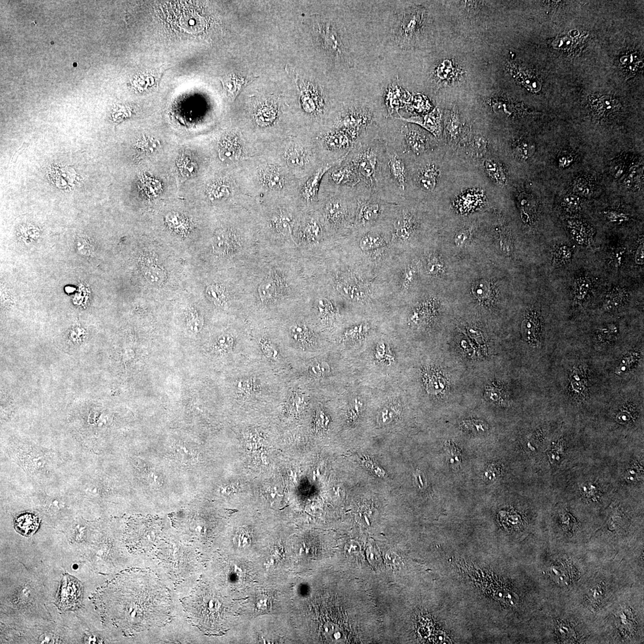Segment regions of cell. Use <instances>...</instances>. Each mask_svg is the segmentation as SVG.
<instances>
[{"mask_svg":"<svg viewBox=\"0 0 644 644\" xmlns=\"http://www.w3.org/2000/svg\"><path fill=\"white\" fill-rule=\"evenodd\" d=\"M119 586L114 602L115 620L122 627L148 630L166 621L169 604L167 591L147 573L134 574Z\"/></svg>","mask_w":644,"mask_h":644,"instance_id":"obj_1","label":"cell"},{"mask_svg":"<svg viewBox=\"0 0 644 644\" xmlns=\"http://www.w3.org/2000/svg\"><path fill=\"white\" fill-rule=\"evenodd\" d=\"M242 192L257 203L297 198L301 182L263 150L236 170Z\"/></svg>","mask_w":644,"mask_h":644,"instance_id":"obj_2","label":"cell"},{"mask_svg":"<svg viewBox=\"0 0 644 644\" xmlns=\"http://www.w3.org/2000/svg\"><path fill=\"white\" fill-rule=\"evenodd\" d=\"M258 150L278 161L294 177L302 181L324 164L321 162L314 137L297 134L283 138Z\"/></svg>","mask_w":644,"mask_h":644,"instance_id":"obj_3","label":"cell"},{"mask_svg":"<svg viewBox=\"0 0 644 644\" xmlns=\"http://www.w3.org/2000/svg\"><path fill=\"white\" fill-rule=\"evenodd\" d=\"M387 147L386 141L375 139L358 145L347 155L360 179L355 194L370 192L383 200V164Z\"/></svg>","mask_w":644,"mask_h":644,"instance_id":"obj_4","label":"cell"},{"mask_svg":"<svg viewBox=\"0 0 644 644\" xmlns=\"http://www.w3.org/2000/svg\"><path fill=\"white\" fill-rule=\"evenodd\" d=\"M383 164V200L402 204L413 187L407 157L391 141H387Z\"/></svg>","mask_w":644,"mask_h":644,"instance_id":"obj_5","label":"cell"},{"mask_svg":"<svg viewBox=\"0 0 644 644\" xmlns=\"http://www.w3.org/2000/svg\"><path fill=\"white\" fill-rule=\"evenodd\" d=\"M321 162H340L360 144L355 135L344 129H326L314 137Z\"/></svg>","mask_w":644,"mask_h":644,"instance_id":"obj_6","label":"cell"},{"mask_svg":"<svg viewBox=\"0 0 644 644\" xmlns=\"http://www.w3.org/2000/svg\"><path fill=\"white\" fill-rule=\"evenodd\" d=\"M218 598L204 591H194L185 601V606L190 619L194 625L210 631L219 627L222 619V604Z\"/></svg>","mask_w":644,"mask_h":644,"instance_id":"obj_7","label":"cell"},{"mask_svg":"<svg viewBox=\"0 0 644 644\" xmlns=\"http://www.w3.org/2000/svg\"><path fill=\"white\" fill-rule=\"evenodd\" d=\"M217 159L224 167L238 169L241 164L257 153L253 145L245 140L239 130L223 134L216 145Z\"/></svg>","mask_w":644,"mask_h":644,"instance_id":"obj_8","label":"cell"},{"mask_svg":"<svg viewBox=\"0 0 644 644\" xmlns=\"http://www.w3.org/2000/svg\"><path fill=\"white\" fill-rule=\"evenodd\" d=\"M387 141H392L409 158H415L433 151L435 142L430 134L419 127L405 123L400 133L389 135Z\"/></svg>","mask_w":644,"mask_h":644,"instance_id":"obj_9","label":"cell"},{"mask_svg":"<svg viewBox=\"0 0 644 644\" xmlns=\"http://www.w3.org/2000/svg\"><path fill=\"white\" fill-rule=\"evenodd\" d=\"M355 195L356 210L354 223L362 228L375 225L397 205L381 199L372 193L364 192Z\"/></svg>","mask_w":644,"mask_h":644,"instance_id":"obj_10","label":"cell"},{"mask_svg":"<svg viewBox=\"0 0 644 644\" xmlns=\"http://www.w3.org/2000/svg\"><path fill=\"white\" fill-rule=\"evenodd\" d=\"M424 17V12L415 7L406 10L396 21L394 33L401 46L409 43L421 32Z\"/></svg>","mask_w":644,"mask_h":644,"instance_id":"obj_11","label":"cell"},{"mask_svg":"<svg viewBox=\"0 0 644 644\" xmlns=\"http://www.w3.org/2000/svg\"><path fill=\"white\" fill-rule=\"evenodd\" d=\"M343 160L334 164H324L309 177L302 180L297 198L303 209L316 208L322 178L331 168L342 163Z\"/></svg>","mask_w":644,"mask_h":644,"instance_id":"obj_12","label":"cell"},{"mask_svg":"<svg viewBox=\"0 0 644 644\" xmlns=\"http://www.w3.org/2000/svg\"><path fill=\"white\" fill-rule=\"evenodd\" d=\"M160 559L163 560L176 576L180 578L190 574L195 564V556L192 550L175 547L161 550Z\"/></svg>","mask_w":644,"mask_h":644,"instance_id":"obj_13","label":"cell"},{"mask_svg":"<svg viewBox=\"0 0 644 644\" xmlns=\"http://www.w3.org/2000/svg\"><path fill=\"white\" fill-rule=\"evenodd\" d=\"M409 166L413 186L425 193L435 192L441 175L440 168L436 163L428 161L416 167H411L409 164Z\"/></svg>","mask_w":644,"mask_h":644,"instance_id":"obj_14","label":"cell"},{"mask_svg":"<svg viewBox=\"0 0 644 644\" xmlns=\"http://www.w3.org/2000/svg\"><path fill=\"white\" fill-rule=\"evenodd\" d=\"M82 586L78 580L64 575L59 591L57 605L62 610H74L81 604Z\"/></svg>","mask_w":644,"mask_h":644,"instance_id":"obj_15","label":"cell"},{"mask_svg":"<svg viewBox=\"0 0 644 644\" xmlns=\"http://www.w3.org/2000/svg\"><path fill=\"white\" fill-rule=\"evenodd\" d=\"M308 214L299 217L298 234L303 241L310 243L319 242L324 237V230L319 217L310 214V209H306Z\"/></svg>","mask_w":644,"mask_h":644,"instance_id":"obj_16","label":"cell"},{"mask_svg":"<svg viewBox=\"0 0 644 644\" xmlns=\"http://www.w3.org/2000/svg\"><path fill=\"white\" fill-rule=\"evenodd\" d=\"M395 119L409 123H417L424 127L435 136H439L441 132V116L438 108L434 109L431 113L425 115L415 116L409 118H404L400 116V118Z\"/></svg>","mask_w":644,"mask_h":644,"instance_id":"obj_17","label":"cell"},{"mask_svg":"<svg viewBox=\"0 0 644 644\" xmlns=\"http://www.w3.org/2000/svg\"><path fill=\"white\" fill-rule=\"evenodd\" d=\"M409 94L398 85L389 86L385 95V104L388 111L387 117H391L393 113L402 108L409 100Z\"/></svg>","mask_w":644,"mask_h":644,"instance_id":"obj_18","label":"cell"},{"mask_svg":"<svg viewBox=\"0 0 644 644\" xmlns=\"http://www.w3.org/2000/svg\"><path fill=\"white\" fill-rule=\"evenodd\" d=\"M585 370L578 367L571 370L570 376V389L576 399L585 400L588 387Z\"/></svg>","mask_w":644,"mask_h":644,"instance_id":"obj_19","label":"cell"},{"mask_svg":"<svg viewBox=\"0 0 644 644\" xmlns=\"http://www.w3.org/2000/svg\"><path fill=\"white\" fill-rule=\"evenodd\" d=\"M50 177L58 188L66 190L74 186L76 174L70 167H54L50 171Z\"/></svg>","mask_w":644,"mask_h":644,"instance_id":"obj_20","label":"cell"},{"mask_svg":"<svg viewBox=\"0 0 644 644\" xmlns=\"http://www.w3.org/2000/svg\"><path fill=\"white\" fill-rule=\"evenodd\" d=\"M235 231L227 228H220L215 231L212 239L213 249L216 253H224L227 252L237 239Z\"/></svg>","mask_w":644,"mask_h":644,"instance_id":"obj_21","label":"cell"},{"mask_svg":"<svg viewBox=\"0 0 644 644\" xmlns=\"http://www.w3.org/2000/svg\"><path fill=\"white\" fill-rule=\"evenodd\" d=\"M591 106L598 116L604 117L619 110L620 104L619 101L613 97L603 96L593 99Z\"/></svg>","mask_w":644,"mask_h":644,"instance_id":"obj_22","label":"cell"},{"mask_svg":"<svg viewBox=\"0 0 644 644\" xmlns=\"http://www.w3.org/2000/svg\"><path fill=\"white\" fill-rule=\"evenodd\" d=\"M39 525L38 517L29 513L19 516L14 524L15 529L17 532L25 536H29L34 533L38 529Z\"/></svg>","mask_w":644,"mask_h":644,"instance_id":"obj_23","label":"cell"},{"mask_svg":"<svg viewBox=\"0 0 644 644\" xmlns=\"http://www.w3.org/2000/svg\"><path fill=\"white\" fill-rule=\"evenodd\" d=\"M386 245V238L384 232L380 230L367 231L360 241V246L363 251L379 248Z\"/></svg>","mask_w":644,"mask_h":644,"instance_id":"obj_24","label":"cell"},{"mask_svg":"<svg viewBox=\"0 0 644 644\" xmlns=\"http://www.w3.org/2000/svg\"><path fill=\"white\" fill-rule=\"evenodd\" d=\"M253 79V78H245L233 76L224 78L222 83L228 93V96L232 100H234L243 88L252 82Z\"/></svg>","mask_w":644,"mask_h":644,"instance_id":"obj_25","label":"cell"},{"mask_svg":"<svg viewBox=\"0 0 644 644\" xmlns=\"http://www.w3.org/2000/svg\"><path fill=\"white\" fill-rule=\"evenodd\" d=\"M628 293L622 288L616 287L609 292L605 298L604 308L606 311L615 310L622 306L628 299Z\"/></svg>","mask_w":644,"mask_h":644,"instance_id":"obj_26","label":"cell"},{"mask_svg":"<svg viewBox=\"0 0 644 644\" xmlns=\"http://www.w3.org/2000/svg\"><path fill=\"white\" fill-rule=\"evenodd\" d=\"M516 79L529 91L538 92L541 88V84L538 77L533 73L521 67L515 69L514 72Z\"/></svg>","mask_w":644,"mask_h":644,"instance_id":"obj_27","label":"cell"},{"mask_svg":"<svg viewBox=\"0 0 644 644\" xmlns=\"http://www.w3.org/2000/svg\"><path fill=\"white\" fill-rule=\"evenodd\" d=\"M540 321L538 317L531 316L527 317L522 324V333L526 339L535 344L539 342V334L540 331Z\"/></svg>","mask_w":644,"mask_h":644,"instance_id":"obj_28","label":"cell"},{"mask_svg":"<svg viewBox=\"0 0 644 644\" xmlns=\"http://www.w3.org/2000/svg\"><path fill=\"white\" fill-rule=\"evenodd\" d=\"M486 169L490 177L498 184L504 185L506 182L507 176L502 165L497 161L493 159L487 160L485 164Z\"/></svg>","mask_w":644,"mask_h":644,"instance_id":"obj_29","label":"cell"},{"mask_svg":"<svg viewBox=\"0 0 644 644\" xmlns=\"http://www.w3.org/2000/svg\"><path fill=\"white\" fill-rule=\"evenodd\" d=\"M146 280L153 285H160L166 279V273L158 265H151L144 271Z\"/></svg>","mask_w":644,"mask_h":644,"instance_id":"obj_30","label":"cell"},{"mask_svg":"<svg viewBox=\"0 0 644 644\" xmlns=\"http://www.w3.org/2000/svg\"><path fill=\"white\" fill-rule=\"evenodd\" d=\"M204 325V318L194 309H190L187 317V328L192 334L199 333Z\"/></svg>","mask_w":644,"mask_h":644,"instance_id":"obj_31","label":"cell"},{"mask_svg":"<svg viewBox=\"0 0 644 644\" xmlns=\"http://www.w3.org/2000/svg\"><path fill=\"white\" fill-rule=\"evenodd\" d=\"M258 293L261 301L266 302L272 300L277 294L276 284L272 278L265 279L258 288Z\"/></svg>","mask_w":644,"mask_h":644,"instance_id":"obj_32","label":"cell"},{"mask_svg":"<svg viewBox=\"0 0 644 644\" xmlns=\"http://www.w3.org/2000/svg\"><path fill=\"white\" fill-rule=\"evenodd\" d=\"M639 354L638 352L631 351L624 355L621 359L620 365L616 370L617 375H621L632 369L638 362Z\"/></svg>","mask_w":644,"mask_h":644,"instance_id":"obj_33","label":"cell"},{"mask_svg":"<svg viewBox=\"0 0 644 644\" xmlns=\"http://www.w3.org/2000/svg\"><path fill=\"white\" fill-rule=\"evenodd\" d=\"M590 280L584 277L579 278L575 282V296L576 300L583 301L586 298L591 290Z\"/></svg>","mask_w":644,"mask_h":644,"instance_id":"obj_34","label":"cell"},{"mask_svg":"<svg viewBox=\"0 0 644 644\" xmlns=\"http://www.w3.org/2000/svg\"><path fill=\"white\" fill-rule=\"evenodd\" d=\"M573 189L577 195L587 196L593 192V186L588 178L579 177L573 183Z\"/></svg>","mask_w":644,"mask_h":644,"instance_id":"obj_35","label":"cell"},{"mask_svg":"<svg viewBox=\"0 0 644 644\" xmlns=\"http://www.w3.org/2000/svg\"><path fill=\"white\" fill-rule=\"evenodd\" d=\"M206 293L208 298L217 305H222L226 301L225 290L222 287L217 284L209 286Z\"/></svg>","mask_w":644,"mask_h":644,"instance_id":"obj_36","label":"cell"},{"mask_svg":"<svg viewBox=\"0 0 644 644\" xmlns=\"http://www.w3.org/2000/svg\"><path fill=\"white\" fill-rule=\"evenodd\" d=\"M580 198L576 194L568 193L565 194L561 200V206L567 211L577 212L580 208Z\"/></svg>","mask_w":644,"mask_h":644,"instance_id":"obj_37","label":"cell"},{"mask_svg":"<svg viewBox=\"0 0 644 644\" xmlns=\"http://www.w3.org/2000/svg\"><path fill=\"white\" fill-rule=\"evenodd\" d=\"M534 152V146L524 140L519 141L516 143L514 148L515 155L518 158L524 160L529 159L533 154Z\"/></svg>","mask_w":644,"mask_h":644,"instance_id":"obj_38","label":"cell"},{"mask_svg":"<svg viewBox=\"0 0 644 644\" xmlns=\"http://www.w3.org/2000/svg\"><path fill=\"white\" fill-rule=\"evenodd\" d=\"M290 334L292 338L298 343H308L309 342V332L305 325H293L290 329Z\"/></svg>","mask_w":644,"mask_h":644,"instance_id":"obj_39","label":"cell"},{"mask_svg":"<svg viewBox=\"0 0 644 644\" xmlns=\"http://www.w3.org/2000/svg\"><path fill=\"white\" fill-rule=\"evenodd\" d=\"M572 251L570 247L561 246L553 253V263L555 265H563L570 260Z\"/></svg>","mask_w":644,"mask_h":644,"instance_id":"obj_40","label":"cell"},{"mask_svg":"<svg viewBox=\"0 0 644 644\" xmlns=\"http://www.w3.org/2000/svg\"><path fill=\"white\" fill-rule=\"evenodd\" d=\"M628 163L627 156L621 155L612 160L610 164V171L615 178H619L624 173Z\"/></svg>","mask_w":644,"mask_h":644,"instance_id":"obj_41","label":"cell"},{"mask_svg":"<svg viewBox=\"0 0 644 644\" xmlns=\"http://www.w3.org/2000/svg\"><path fill=\"white\" fill-rule=\"evenodd\" d=\"M339 290L343 294L353 299H359L365 297L360 288L355 287L353 284L342 283L338 284Z\"/></svg>","mask_w":644,"mask_h":644,"instance_id":"obj_42","label":"cell"},{"mask_svg":"<svg viewBox=\"0 0 644 644\" xmlns=\"http://www.w3.org/2000/svg\"><path fill=\"white\" fill-rule=\"evenodd\" d=\"M174 451L176 456L182 462H192L195 459V454L193 449L186 447L184 444H177Z\"/></svg>","mask_w":644,"mask_h":644,"instance_id":"obj_43","label":"cell"},{"mask_svg":"<svg viewBox=\"0 0 644 644\" xmlns=\"http://www.w3.org/2000/svg\"><path fill=\"white\" fill-rule=\"evenodd\" d=\"M234 345L233 338L228 335H223L216 340L214 347L220 353H226L231 349Z\"/></svg>","mask_w":644,"mask_h":644,"instance_id":"obj_44","label":"cell"},{"mask_svg":"<svg viewBox=\"0 0 644 644\" xmlns=\"http://www.w3.org/2000/svg\"><path fill=\"white\" fill-rule=\"evenodd\" d=\"M330 372V368L326 362H316L310 367L309 373L311 375L316 378L324 377Z\"/></svg>","mask_w":644,"mask_h":644,"instance_id":"obj_45","label":"cell"},{"mask_svg":"<svg viewBox=\"0 0 644 644\" xmlns=\"http://www.w3.org/2000/svg\"><path fill=\"white\" fill-rule=\"evenodd\" d=\"M399 408L398 404L392 403L389 405L384 408L383 411L381 412L380 415V419L381 422L388 423L392 421L398 416V410Z\"/></svg>","mask_w":644,"mask_h":644,"instance_id":"obj_46","label":"cell"},{"mask_svg":"<svg viewBox=\"0 0 644 644\" xmlns=\"http://www.w3.org/2000/svg\"><path fill=\"white\" fill-rule=\"evenodd\" d=\"M625 255H626V249L624 247H617L613 249L610 254L609 258L610 264L615 268H619L623 264Z\"/></svg>","mask_w":644,"mask_h":644,"instance_id":"obj_47","label":"cell"},{"mask_svg":"<svg viewBox=\"0 0 644 644\" xmlns=\"http://www.w3.org/2000/svg\"><path fill=\"white\" fill-rule=\"evenodd\" d=\"M437 76L441 80H449L454 76V68L452 63L448 61H444L438 67Z\"/></svg>","mask_w":644,"mask_h":644,"instance_id":"obj_48","label":"cell"},{"mask_svg":"<svg viewBox=\"0 0 644 644\" xmlns=\"http://www.w3.org/2000/svg\"><path fill=\"white\" fill-rule=\"evenodd\" d=\"M604 216L606 219L610 221V222L614 223H622L628 222L630 220L629 216L624 214L623 212L615 210L605 211Z\"/></svg>","mask_w":644,"mask_h":644,"instance_id":"obj_49","label":"cell"},{"mask_svg":"<svg viewBox=\"0 0 644 644\" xmlns=\"http://www.w3.org/2000/svg\"><path fill=\"white\" fill-rule=\"evenodd\" d=\"M262 350L264 353L268 357L273 359H276L278 357V352L276 348L273 346V344L269 342L267 340H263L261 343Z\"/></svg>","mask_w":644,"mask_h":644,"instance_id":"obj_50","label":"cell"},{"mask_svg":"<svg viewBox=\"0 0 644 644\" xmlns=\"http://www.w3.org/2000/svg\"><path fill=\"white\" fill-rule=\"evenodd\" d=\"M638 170V167L635 166L632 167L629 171L628 175L624 181V184L627 188H631L634 185L635 183L637 181L639 174Z\"/></svg>","mask_w":644,"mask_h":644,"instance_id":"obj_51","label":"cell"},{"mask_svg":"<svg viewBox=\"0 0 644 644\" xmlns=\"http://www.w3.org/2000/svg\"><path fill=\"white\" fill-rule=\"evenodd\" d=\"M147 480L153 488H158L163 484V478L158 472L151 471L147 475Z\"/></svg>","mask_w":644,"mask_h":644,"instance_id":"obj_52","label":"cell"},{"mask_svg":"<svg viewBox=\"0 0 644 644\" xmlns=\"http://www.w3.org/2000/svg\"><path fill=\"white\" fill-rule=\"evenodd\" d=\"M559 160L560 166L565 168L570 166L574 162V157L571 153L564 152L561 153Z\"/></svg>","mask_w":644,"mask_h":644,"instance_id":"obj_53","label":"cell"},{"mask_svg":"<svg viewBox=\"0 0 644 644\" xmlns=\"http://www.w3.org/2000/svg\"><path fill=\"white\" fill-rule=\"evenodd\" d=\"M433 378H430V385H432L433 389L437 392L443 390L444 388V380L443 378H441L439 375H432Z\"/></svg>","mask_w":644,"mask_h":644,"instance_id":"obj_54","label":"cell"},{"mask_svg":"<svg viewBox=\"0 0 644 644\" xmlns=\"http://www.w3.org/2000/svg\"><path fill=\"white\" fill-rule=\"evenodd\" d=\"M455 447L449 446V460L452 465H459L460 461V454L456 451Z\"/></svg>","mask_w":644,"mask_h":644,"instance_id":"obj_55","label":"cell"},{"mask_svg":"<svg viewBox=\"0 0 644 644\" xmlns=\"http://www.w3.org/2000/svg\"><path fill=\"white\" fill-rule=\"evenodd\" d=\"M451 121V127H448V129L450 131L452 136H454L458 134L460 127V122L459 121L458 116L455 113L452 114Z\"/></svg>","mask_w":644,"mask_h":644,"instance_id":"obj_56","label":"cell"},{"mask_svg":"<svg viewBox=\"0 0 644 644\" xmlns=\"http://www.w3.org/2000/svg\"><path fill=\"white\" fill-rule=\"evenodd\" d=\"M486 145V141H485L484 138H477L474 142L473 150L476 152L477 155H483L486 152L485 151Z\"/></svg>","mask_w":644,"mask_h":644,"instance_id":"obj_57","label":"cell"},{"mask_svg":"<svg viewBox=\"0 0 644 644\" xmlns=\"http://www.w3.org/2000/svg\"><path fill=\"white\" fill-rule=\"evenodd\" d=\"M470 238V233L469 231L462 230L460 231L458 235L456 236L455 242L459 246L465 245L466 242L469 240Z\"/></svg>","mask_w":644,"mask_h":644,"instance_id":"obj_58","label":"cell"},{"mask_svg":"<svg viewBox=\"0 0 644 644\" xmlns=\"http://www.w3.org/2000/svg\"><path fill=\"white\" fill-rule=\"evenodd\" d=\"M465 425L467 426L468 428H469L472 430H477V432H480V431L484 432L485 429H488L486 424H485L484 422H482L468 421L465 422Z\"/></svg>","mask_w":644,"mask_h":644,"instance_id":"obj_59","label":"cell"},{"mask_svg":"<svg viewBox=\"0 0 644 644\" xmlns=\"http://www.w3.org/2000/svg\"><path fill=\"white\" fill-rule=\"evenodd\" d=\"M643 239H642V241L640 243V244L638 246L637 249L636 251L635 257L636 263L639 265H642L643 264Z\"/></svg>","mask_w":644,"mask_h":644,"instance_id":"obj_60","label":"cell"},{"mask_svg":"<svg viewBox=\"0 0 644 644\" xmlns=\"http://www.w3.org/2000/svg\"><path fill=\"white\" fill-rule=\"evenodd\" d=\"M414 273V270L411 269L407 270L406 272L404 273L403 282V287L404 288L409 287L411 282H413Z\"/></svg>","mask_w":644,"mask_h":644,"instance_id":"obj_61","label":"cell"}]
</instances>
